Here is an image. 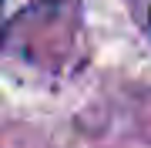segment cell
<instances>
[{
	"mask_svg": "<svg viewBox=\"0 0 151 148\" xmlns=\"http://www.w3.org/2000/svg\"><path fill=\"white\" fill-rule=\"evenodd\" d=\"M54 4H60V0H0V44L7 40V34H10L24 17H34V14L47 10V7H54Z\"/></svg>",
	"mask_w": 151,
	"mask_h": 148,
	"instance_id": "1",
	"label": "cell"
},
{
	"mask_svg": "<svg viewBox=\"0 0 151 148\" xmlns=\"http://www.w3.org/2000/svg\"><path fill=\"white\" fill-rule=\"evenodd\" d=\"M148 24H151V14H148Z\"/></svg>",
	"mask_w": 151,
	"mask_h": 148,
	"instance_id": "2",
	"label": "cell"
}]
</instances>
